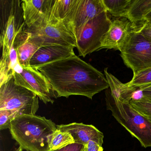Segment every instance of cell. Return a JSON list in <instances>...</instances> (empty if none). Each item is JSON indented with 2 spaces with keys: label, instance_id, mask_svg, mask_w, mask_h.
<instances>
[{
  "label": "cell",
  "instance_id": "obj_1",
  "mask_svg": "<svg viewBox=\"0 0 151 151\" xmlns=\"http://www.w3.org/2000/svg\"><path fill=\"white\" fill-rule=\"evenodd\" d=\"M35 68L48 79L57 97L81 95L92 99L109 88L104 74L76 55Z\"/></svg>",
  "mask_w": 151,
  "mask_h": 151
},
{
  "label": "cell",
  "instance_id": "obj_2",
  "mask_svg": "<svg viewBox=\"0 0 151 151\" xmlns=\"http://www.w3.org/2000/svg\"><path fill=\"white\" fill-rule=\"evenodd\" d=\"M56 129L51 119L36 115L17 116L9 128L12 138L26 151H52L51 139Z\"/></svg>",
  "mask_w": 151,
  "mask_h": 151
},
{
  "label": "cell",
  "instance_id": "obj_3",
  "mask_svg": "<svg viewBox=\"0 0 151 151\" xmlns=\"http://www.w3.org/2000/svg\"><path fill=\"white\" fill-rule=\"evenodd\" d=\"M106 109L112 116L145 148L151 147V120L138 112L130 102L114 97L109 89L106 91Z\"/></svg>",
  "mask_w": 151,
  "mask_h": 151
},
{
  "label": "cell",
  "instance_id": "obj_4",
  "mask_svg": "<svg viewBox=\"0 0 151 151\" xmlns=\"http://www.w3.org/2000/svg\"><path fill=\"white\" fill-rule=\"evenodd\" d=\"M24 30L29 34L30 40L40 47L53 45L74 48L77 47L73 34L62 23L51 16L50 10L44 18Z\"/></svg>",
  "mask_w": 151,
  "mask_h": 151
},
{
  "label": "cell",
  "instance_id": "obj_5",
  "mask_svg": "<svg viewBox=\"0 0 151 151\" xmlns=\"http://www.w3.org/2000/svg\"><path fill=\"white\" fill-rule=\"evenodd\" d=\"M39 97L30 90L17 85L14 77L0 86V110H15L18 116L36 115Z\"/></svg>",
  "mask_w": 151,
  "mask_h": 151
},
{
  "label": "cell",
  "instance_id": "obj_6",
  "mask_svg": "<svg viewBox=\"0 0 151 151\" xmlns=\"http://www.w3.org/2000/svg\"><path fill=\"white\" fill-rule=\"evenodd\" d=\"M121 55L133 75L151 67V42L134 28L122 47Z\"/></svg>",
  "mask_w": 151,
  "mask_h": 151
},
{
  "label": "cell",
  "instance_id": "obj_7",
  "mask_svg": "<svg viewBox=\"0 0 151 151\" xmlns=\"http://www.w3.org/2000/svg\"><path fill=\"white\" fill-rule=\"evenodd\" d=\"M112 24L107 11H105L88 22L83 28L78 38L77 47L78 56L100 50L101 40Z\"/></svg>",
  "mask_w": 151,
  "mask_h": 151
},
{
  "label": "cell",
  "instance_id": "obj_8",
  "mask_svg": "<svg viewBox=\"0 0 151 151\" xmlns=\"http://www.w3.org/2000/svg\"><path fill=\"white\" fill-rule=\"evenodd\" d=\"M22 67L21 72L14 73L15 83L36 93L45 104H52V98L55 97L48 79L35 68Z\"/></svg>",
  "mask_w": 151,
  "mask_h": 151
},
{
  "label": "cell",
  "instance_id": "obj_9",
  "mask_svg": "<svg viewBox=\"0 0 151 151\" xmlns=\"http://www.w3.org/2000/svg\"><path fill=\"white\" fill-rule=\"evenodd\" d=\"M106 10L102 0H78L70 20L68 29L77 40L89 21Z\"/></svg>",
  "mask_w": 151,
  "mask_h": 151
},
{
  "label": "cell",
  "instance_id": "obj_10",
  "mask_svg": "<svg viewBox=\"0 0 151 151\" xmlns=\"http://www.w3.org/2000/svg\"><path fill=\"white\" fill-rule=\"evenodd\" d=\"M134 28L132 23L125 17L113 20L109 29L101 40L100 50L114 49L121 51L131 32Z\"/></svg>",
  "mask_w": 151,
  "mask_h": 151
},
{
  "label": "cell",
  "instance_id": "obj_11",
  "mask_svg": "<svg viewBox=\"0 0 151 151\" xmlns=\"http://www.w3.org/2000/svg\"><path fill=\"white\" fill-rule=\"evenodd\" d=\"M57 129L71 134L75 143L86 145L91 140L102 146L104 134L93 125L83 123L74 122L67 124L57 125Z\"/></svg>",
  "mask_w": 151,
  "mask_h": 151
},
{
  "label": "cell",
  "instance_id": "obj_12",
  "mask_svg": "<svg viewBox=\"0 0 151 151\" xmlns=\"http://www.w3.org/2000/svg\"><path fill=\"white\" fill-rule=\"evenodd\" d=\"M74 48L55 45L40 47L31 58L30 65L33 68L76 55Z\"/></svg>",
  "mask_w": 151,
  "mask_h": 151
},
{
  "label": "cell",
  "instance_id": "obj_13",
  "mask_svg": "<svg viewBox=\"0 0 151 151\" xmlns=\"http://www.w3.org/2000/svg\"><path fill=\"white\" fill-rule=\"evenodd\" d=\"M53 0H24L22 6L23 18L27 28H30L44 18L51 9Z\"/></svg>",
  "mask_w": 151,
  "mask_h": 151
},
{
  "label": "cell",
  "instance_id": "obj_14",
  "mask_svg": "<svg viewBox=\"0 0 151 151\" xmlns=\"http://www.w3.org/2000/svg\"><path fill=\"white\" fill-rule=\"evenodd\" d=\"M24 23L19 28V31L15 39L14 45L16 49L18 62L21 66L29 67L30 62L34 54L40 48L30 41L29 35L23 28Z\"/></svg>",
  "mask_w": 151,
  "mask_h": 151
},
{
  "label": "cell",
  "instance_id": "obj_15",
  "mask_svg": "<svg viewBox=\"0 0 151 151\" xmlns=\"http://www.w3.org/2000/svg\"><path fill=\"white\" fill-rule=\"evenodd\" d=\"M104 75L108 82L111 94L123 102H130L137 90L128 87L126 83H122L108 71V68L104 69Z\"/></svg>",
  "mask_w": 151,
  "mask_h": 151
},
{
  "label": "cell",
  "instance_id": "obj_16",
  "mask_svg": "<svg viewBox=\"0 0 151 151\" xmlns=\"http://www.w3.org/2000/svg\"><path fill=\"white\" fill-rule=\"evenodd\" d=\"M78 0H55L50 10L51 16L67 28Z\"/></svg>",
  "mask_w": 151,
  "mask_h": 151
},
{
  "label": "cell",
  "instance_id": "obj_17",
  "mask_svg": "<svg viewBox=\"0 0 151 151\" xmlns=\"http://www.w3.org/2000/svg\"><path fill=\"white\" fill-rule=\"evenodd\" d=\"M151 11V0H132L126 15L127 18L135 28L137 23L142 24Z\"/></svg>",
  "mask_w": 151,
  "mask_h": 151
},
{
  "label": "cell",
  "instance_id": "obj_18",
  "mask_svg": "<svg viewBox=\"0 0 151 151\" xmlns=\"http://www.w3.org/2000/svg\"><path fill=\"white\" fill-rule=\"evenodd\" d=\"M19 31L15 28V18L14 16H9L7 21L5 29L2 32L0 42L2 47V54L1 60H6L9 56L11 47Z\"/></svg>",
  "mask_w": 151,
  "mask_h": 151
},
{
  "label": "cell",
  "instance_id": "obj_19",
  "mask_svg": "<svg viewBox=\"0 0 151 151\" xmlns=\"http://www.w3.org/2000/svg\"><path fill=\"white\" fill-rule=\"evenodd\" d=\"M108 13L117 18L125 17L132 0H102Z\"/></svg>",
  "mask_w": 151,
  "mask_h": 151
},
{
  "label": "cell",
  "instance_id": "obj_20",
  "mask_svg": "<svg viewBox=\"0 0 151 151\" xmlns=\"http://www.w3.org/2000/svg\"><path fill=\"white\" fill-rule=\"evenodd\" d=\"M128 87L140 90L151 86V67L140 71L133 77L130 82L126 83Z\"/></svg>",
  "mask_w": 151,
  "mask_h": 151
},
{
  "label": "cell",
  "instance_id": "obj_21",
  "mask_svg": "<svg viewBox=\"0 0 151 151\" xmlns=\"http://www.w3.org/2000/svg\"><path fill=\"white\" fill-rule=\"evenodd\" d=\"M73 143H75V140L70 133L57 129L51 139V150L60 149Z\"/></svg>",
  "mask_w": 151,
  "mask_h": 151
},
{
  "label": "cell",
  "instance_id": "obj_22",
  "mask_svg": "<svg viewBox=\"0 0 151 151\" xmlns=\"http://www.w3.org/2000/svg\"><path fill=\"white\" fill-rule=\"evenodd\" d=\"M130 103L141 114L151 117V101L141 97L137 99H133Z\"/></svg>",
  "mask_w": 151,
  "mask_h": 151
},
{
  "label": "cell",
  "instance_id": "obj_23",
  "mask_svg": "<svg viewBox=\"0 0 151 151\" xmlns=\"http://www.w3.org/2000/svg\"><path fill=\"white\" fill-rule=\"evenodd\" d=\"M18 116L17 112L14 110H0V130L9 129L11 122Z\"/></svg>",
  "mask_w": 151,
  "mask_h": 151
},
{
  "label": "cell",
  "instance_id": "obj_24",
  "mask_svg": "<svg viewBox=\"0 0 151 151\" xmlns=\"http://www.w3.org/2000/svg\"><path fill=\"white\" fill-rule=\"evenodd\" d=\"M142 25L137 29L147 40L151 42V20L145 21Z\"/></svg>",
  "mask_w": 151,
  "mask_h": 151
},
{
  "label": "cell",
  "instance_id": "obj_25",
  "mask_svg": "<svg viewBox=\"0 0 151 151\" xmlns=\"http://www.w3.org/2000/svg\"><path fill=\"white\" fill-rule=\"evenodd\" d=\"M84 145L78 143H73L60 149L52 151H84Z\"/></svg>",
  "mask_w": 151,
  "mask_h": 151
},
{
  "label": "cell",
  "instance_id": "obj_26",
  "mask_svg": "<svg viewBox=\"0 0 151 151\" xmlns=\"http://www.w3.org/2000/svg\"><path fill=\"white\" fill-rule=\"evenodd\" d=\"M102 146L98 144L95 141L91 140L85 145L84 151H103Z\"/></svg>",
  "mask_w": 151,
  "mask_h": 151
},
{
  "label": "cell",
  "instance_id": "obj_27",
  "mask_svg": "<svg viewBox=\"0 0 151 151\" xmlns=\"http://www.w3.org/2000/svg\"><path fill=\"white\" fill-rule=\"evenodd\" d=\"M139 91L141 93V97L151 101V86Z\"/></svg>",
  "mask_w": 151,
  "mask_h": 151
},
{
  "label": "cell",
  "instance_id": "obj_28",
  "mask_svg": "<svg viewBox=\"0 0 151 151\" xmlns=\"http://www.w3.org/2000/svg\"><path fill=\"white\" fill-rule=\"evenodd\" d=\"M151 20V11L146 16L145 18V21Z\"/></svg>",
  "mask_w": 151,
  "mask_h": 151
},
{
  "label": "cell",
  "instance_id": "obj_29",
  "mask_svg": "<svg viewBox=\"0 0 151 151\" xmlns=\"http://www.w3.org/2000/svg\"><path fill=\"white\" fill-rule=\"evenodd\" d=\"M23 151V149L22 148V147H18L17 149L16 150H14V151Z\"/></svg>",
  "mask_w": 151,
  "mask_h": 151
},
{
  "label": "cell",
  "instance_id": "obj_30",
  "mask_svg": "<svg viewBox=\"0 0 151 151\" xmlns=\"http://www.w3.org/2000/svg\"><path fill=\"white\" fill-rule=\"evenodd\" d=\"M147 117H148V118H149V119H150V120H151V117H150V116H147Z\"/></svg>",
  "mask_w": 151,
  "mask_h": 151
}]
</instances>
